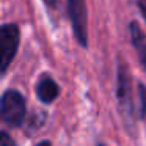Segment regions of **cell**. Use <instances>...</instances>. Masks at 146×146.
<instances>
[{"instance_id": "cell-1", "label": "cell", "mask_w": 146, "mask_h": 146, "mask_svg": "<svg viewBox=\"0 0 146 146\" xmlns=\"http://www.w3.org/2000/svg\"><path fill=\"white\" fill-rule=\"evenodd\" d=\"M0 113L5 124L21 127L27 116V102L17 90H5L0 99Z\"/></svg>"}, {"instance_id": "cell-2", "label": "cell", "mask_w": 146, "mask_h": 146, "mask_svg": "<svg viewBox=\"0 0 146 146\" xmlns=\"http://www.w3.org/2000/svg\"><path fill=\"white\" fill-rule=\"evenodd\" d=\"M21 41V32L16 24H3L0 27V72L5 74L16 57Z\"/></svg>"}, {"instance_id": "cell-3", "label": "cell", "mask_w": 146, "mask_h": 146, "mask_svg": "<svg viewBox=\"0 0 146 146\" xmlns=\"http://www.w3.org/2000/svg\"><path fill=\"white\" fill-rule=\"evenodd\" d=\"M72 33L80 47H88V11L85 0H66Z\"/></svg>"}, {"instance_id": "cell-4", "label": "cell", "mask_w": 146, "mask_h": 146, "mask_svg": "<svg viewBox=\"0 0 146 146\" xmlns=\"http://www.w3.org/2000/svg\"><path fill=\"white\" fill-rule=\"evenodd\" d=\"M130 77L129 71L124 64H118L116 69V99H118V107L121 110V115L126 118L127 124H132L135 119L133 115V102L132 94H130Z\"/></svg>"}, {"instance_id": "cell-5", "label": "cell", "mask_w": 146, "mask_h": 146, "mask_svg": "<svg viewBox=\"0 0 146 146\" xmlns=\"http://www.w3.org/2000/svg\"><path fill=\"white\" fill-rule=\"evenodd\" d=\"M129 35H130L132 46L137 52L138 61H140V64H141L143 71L146 72V35L141 30V27L138 25V22L132 21V22L129 24Z\"/></svg>"}, {"instance_id": "cell-6", "label": "cell", "mask_w": 146, "mask_h": 146, "mask_svg": "<svg viewBox=\"0 0 146 146\" xmlns=\"http://www.w3.org/2000/svg\"><path fill=\"white\" fill-rule=\"evenodd\" d=\"M36 96L41 102L50 104L60 96V86L50 76H44L36 83Z\"/></svg>"}, {"instance_id": "cell-7", "label": "cell", "mask_w": 146, "mask_h": 146, "mask_svg": "<svg viewBox=\"0 0 146 146\" xmlns=\"http://www.w3.org/2000/svg\"><path fill=\"white\" fill-rule=\"evenodd\" d=\"M137 94H138V116L140 119L146 118V86L141 82H138L137 85Z\"/></svg>"}, {"instance_id": "cell-8", "label": "cell", "mask_w": 146, "mask_h": 146, "mask_svg": "<svg viewBox=\"0 0 146 146\" xmlns=\"http://www.w3.org/2000/svg\"><path fill=\"white\" fill-rule=\"evenodd\" d=\"M0 146H17V145L14 143V140L8 135V132L3 130V132L0 133Z\"/></svg>"}, {"instance_id": "cell-9", "label": "cell", "mask_w": 146, "mask_h": 146, "mask_svg": "<svg viewBox=\"0 0 146 146\" xmlns=\"http://www.w3.org/2000/svg\"><path fill=\"white\" fill-rule=\"evenodd\" d=\"M137 5H138V10H140V13H141L143 19H145V22H146V0H138Z\"/></svg>"}, {"instance_id": "cell-10", "label": "cell", "mask_w": 146, "mask_h": 146, "mask_svg": "<svg viewBox=\"0 0 146 146\" xmlns=\"http://www.w3.org/2000/svg\"><path fill=\"white\" fill-rule=\"evenodd\" d=\"M47 7H50V8H55L57 7V3H58V0H42Z\"/></svg>"}, {"instance_id": "cell-11", "label": "cell", "mask_w": 146, "mask_h": 146, "mask_svg": "<svg viewBox=\"0 0 146 146\" xmlns=\"http://www.w3.org/2000/svg\"><path fill=\"white\" fill-rule=\"evenodd\" d=\"M35 146H52V143L49 141V140H42V141H39L38 145H35Z\"/></svg>"}, {"instance_id": "cell-12", "label": "cell", "mask_w": 146, "mask_h": 146, "mask_svg": "<svg viewBox=\"0 0 146 146\" xmlns=\"http://www.w3.org/2000/svg\"><path fill=\"white\" fill-rule=\"evenodd\" d=\"M98 146H107V145H104V143H98Z\"/></svg>"}]
</instances>
